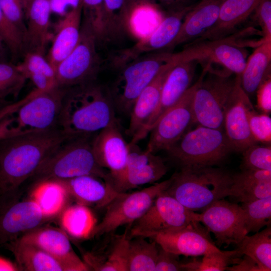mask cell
I'll use <instances>...</instances> for the list:
<instances>
[{
	"label": "cell",
	"instance_id": "6da1fadb",
	"mask_svg": "<svg viewBox=\"0 0 271 271\" xmlns=\"http://www.w3.org/2000/svg\"><path fill=\"white\" fill-rule=\"evenodd\" d=\"M71 138L59 127L0 134V199H10L44 161Z\"/></svg>",
	"mask_w": 271,
	"mask_h": 271
},
{
	"label": "cell",
	"instance_id": "7a4b0ae2",
	"mask_svg": "<svg viewBox=\"0 0 271 271\" xmlns=\"http://www.w3.org/2000/svg\"><path fill=\"white\" fill-rule=\"evenodd\" d=\"M117 122L109 91L95 81L67 89L58 126L68 136H94Z\"/></svg>",
	"mask_w": 271,
	"mask_h": 271
},
{
	"label": "cell",
	"instance_id": "3957f363",
	"mask_svg": "<svg viewBox=\"0 0 271 271\" xmlns=\"http://www.w3.org/2000/svg\"><path fill=\"white\" fill-rule=\"evenodd\" d=\"M165 191L187 209L204 210L229 196L233 174L214 166H186L175 173Z\"/></svg>",
	"mask_w": 271,
	"mask_h": 271
},
{
	"label": "cell",
	"instance_id": "277c9868",
	"mask_svg": "<svg viewBox=\"0 0 271 271\" xmlns=\"http://www.w3.org/2000/svg\"><path fill=\"white\" fill-rule=\"evenodd\" d=\"M94 136L67 140L44 161L32 177H35L38 182L83 175H92L106 181L108 172L99 165L92 150Z\"/></svg>",
	"mask_w": 271,
	"mask_h": 271
},
{
	"label": "cell",
	"instance_id": "5b68a950",
	"mask_svg": "<svg viewBox=\"0 0 271 271\" xmlns=\"http://www.w3.org/2000/svg\"><path fill=\"white\" fill-rule=\"evenodd\" d=\"M166 151L184 167L216 166L233 150L223 129L198 125L187 131Z\"/></svg>",
	"mask_w": 271,
	"mask_h": 271
},
{
	"label": "cell",
	"instance_id": "8992f818",
	"mask_svg": "<svg viewBox=\"0 0 271 271\" xmlns=\"http://www.w3.org/2000/svg\"><path fill=\"white\" fill-rule=\"evenodd\" d=\"M172 53L161 51L140 57L121 69L109 91L115 111L129 115L141 93L163 66L172 60Z\"/></svg>",
	"mask_w": 271,
	"mask_h": 271
},
{
	"label": "cell",
	"instance_id": "52a82bcc",
	"mask_svg": "<svg viewBox=\"0 0 271 271\" xmlns=\"http://www.w3.org/2000/svg\"><path fill=\"white\" fill-rule=\"evenodd\" d=\"M209 69L194 94L193 111L195 123L223 129L226 106L234 88L236 75Z\"/></svg>",
	"mask_w": 271,
	"mask_h": 271
},
{
	"label": "cell",
	"instance_id": "ba28073f",
	"mask_svg": "<svg viewBox=\"0 0 271 271\" xmlns=\"http://www.w3.org/2000/svg\"><path fill=\"white\" fill-rule=\"evenodd\" d=\"M171 182V178L140 191L118 193L106 206L105 213L95 225L91 236L112 233L124 225L131 226L146 212L158 195L166 190Z\"/></svg>",
	"mask_w": 271,
	"mask_h": 271
},
{
	"label": "cell",
	"instance_id": "9c48e42d",
	"mask_svg": "<svg viewBox=\"0 0 271 271\" xmlns=\"http://www.w3.org/2000/svg\"><path fill=\"white\" fill-rule=\"evenodd\" d=\"M97 44L92 31L83 23L76 47L55 69L58 86L69 88L95 81L101 65Z\"/></svg>",
	"mask_w": 271,
	"mask_h": 271
},
{
	"label": "cell",
	"instance_id": "30bf717a",
	"mask_svg": "<svg viewBox=\"0 0 271 271\" xmlns=\"http://www.w3.org/2000/svg\"><path fill=\"white\" fill-rule=\"evenodd\" d=\"M206 64L197 81L191 85L180 100L160 117L149 133L146 150L156 154L168 150L194 123L193 99L196 89L208 71Z\"/></svg>",
	"mask_w": 271,
	"mask_h": 271
},
{
	"label": "cell",
	"instance_id": "8fae6325",
	"mask_svg": "<svg viewBox=\"0 0 271 271\" xmlns=\"http://www.w3.org/2000/svg\"><path fill=\"white\" fill-rule=\"evenodd\" d=\"M67 88L58 85L47 90L35 89L19 102L14 132L42 130L57 127Z\"/></svg>",
	"mask_w": 271,
	"mask_h": 271
},
{
	"label": "cell",
	"instance_id": "7c38bea8",
	"mask_svg": "<svg viewBox=\"0 0 271 271\" xmlns=\"http://www.w3.org/2000/svg\"><path fill=\"white\" fill-rule=\"evenodd\" d=\"M165 191L158 195L146 212L131 225V237L146 238L154 233L182 228L198 221V213L187 209Z\"/></svg>",
	"mask_w": 271,
	"mask_h": 271
},
{
	"label": "cell",
	"instance_id": "4fadbf2b",
	"mask_svg": "<svg viewBox=\"0 0 271 271\" xmlns=\"http://www.w3.org/2000/svg\"><path fill=\"white\" fill-rule=\"evenodd\" d=\"M237 42L232 36L216 40L192 41L177 55L181 61H206L210 64L215 62L227 71L241 75L245 67L247 53Z\"/></svg>",
	"mask_w": 271,
	"mask_h": 271
},
{
	"label": "cell",
	"instance_id": "5bb4252c",
	"mask_svg": "<svg viewBox=\"0 0 271 271\" xmlns=\"http://www.w3.org/2000/svg\"><path fill=\"white\" fill-rule=\"evenodd\" d=\"M198 221L212 232L219 246L238 245L248 234L243 210L235 203L217 200L198 213Z\"/></svg>",
	"mask_w": 271,
	"mask_h": 271
},
{
	"label": "cell",
	"instance_id": "9a60e30c",
	"mask_svg": "<svg viewBox=\"0 0 271 271\" xmlns=\"http://www.w3.org/2000/svg\"><path fill=\"white\" fill-rule=\"evenodd\" d=\"M129 145L130 152L123 170L115 175H108L107 181L118 193L154 183L168 171L160 156L146 150L142 151L137 149L136 144Z\"/></svg>",
	"mask_w": 271,
	"mask_h": 271
},
{
	"label": "cell",
	"instance_id": "2e32d148",
	"mask_svg": "<svg viewBox=\"0 0 271 271\" xmlns=\"http://www.w3.org/2000/svg\"><path fill=\"white\" fill-rule=\"evenodd\" d=\"M193 7L191 6L167 12V14L150 34L132 46L114 54L111 58L112 66L121 69L144 54L165 50L178 34L185 16Z\"/></svg>",
	"mask_w": 271,
	"mask_h": 271
},
{
	"label": "cell",
	"instance_id": "e0dca14e",
	"mask_svg": "<svg viewBox=\"0 0 271 271\" xmlns=\"http://www.w3.org/2000/svg\"><path fill=\"white\" fill-rule=\"evenodd\" d=\"M200 223L194 221L182 228L151 234L146 238L179 255L196 256L220 250L211 239L209 231Z\"/></svg>",
	"mask_w": 271,
	"mask_h": 271
},
{
	"label": "cell",
	"instance_id": "ac0fdd59",
	"mask_svg": "<svg viewBox=\"0 0 271 271\" xmlns=\"http://www.w3.org/2000/svg\"><path fill=\"white\" fill-rule=\"evenodd\" d=\"M251 102L240 84V75H236L234 88L225 109L224 130L233 151L242 153L256 144L251 134L247 107Z\"/></svg>",
	"mask_w": 271,
	"mask_h": 271
},
{
	"label": "cell",
	"instance_id": "d6986e66",
	"mask_svg": "<svg viewBox=\"0 0 271 271\" xmlns=\"http://www.w3.org/2000/svg\"><path fill=\"white\" fill-rule=\"evenodd\" d=\"M16 239L35 246L60 260L68 271L90 270L88 264L75 253L68 237L60 229L52 227L34 229Z\"/></svg>",
	"mask_w": 271,
	"mask_h": 271
},
{
	"label": "cell",
	"instance_id": "ffe728a7",
	"mask_svg": "<svg viewBox=\"0 0 271 271\" xmlns=\"http://www.w3.org/2000/svg\"><path fill=\"white\" fill-rule=\"evenodd\" d=\"M178 63L172 59L165 65L136 99L129 115V123L126 131L131 138L130 145L136 144L142 140L143 132L159 104L164 82L170 70Z\"/></svg>",
	"mask_w": 271,
	"mask_h": 271
},
{
	"label": "cell",
	"instance_id": "44dd1931",
	"mask_svg": "<svg viewBox=\"0 0 271 271\" xmlns=\"http://www.w3.org/2000/svg\"><path fill=\"white\" fill-rule=\"evenodd\" d=\"M0 244H6L19 234L35 229L46 218L33 200L15 203L4 201L0 208Z\"/></svg>",
	"mask_w": 271,
	"mask_h": 271
},
{
	"label": "cell",
	"instance_id": "7402d4cb",
	"mask_svg": "<svg viewBox=\"0 0 271 271\" xmlns=\"http://www.w3.org/2000/svg\"><path fill=\"white\" fill-rule=\"evenodd\" d=\"M198 63L195 60L183 61L170 70L164 82L159 104L143 132L142 139L149 134L160 117L180 100L191 86Z\"/></svg>",
	"mask_w": 271,
	"mask_h": 271
},
{
	"label": "cell",
	"instance_id": "603a6c76",
	"mask_svg": "<svg viewBox=\"0 0 271 271\" xmlns=\"http://www.w3.org/2000/svg\"><path fill=\"white\" fill-rule=\"evenodd\" d=\"M92 147L98 164L109 171V176L115 175L123 170L130 147L124 139L118 122L97 133L93 137Z\"/></svg>",
	"mask_w": 271,
	"mask_h": 271
},
{
	"label": "cell",
	"instance_id": "cb8c5ba5",
	"mask_svg": "<svg viewBox=\"0 0 271 271\" xmlns=\"http://www.w3.org/2000/svg\"><path fill=\"white\" fill-rule=\"evenodd\" d=\"M26 28L25 47L28 51L44 54L51 40L50 0L23 1Z\"/></svg>",
	"mask_w": 271,
	"mask_h": 271
},
{
	"label": "cell",
	"instance_id": "d4e9b609",
	"mask_svg": "<svg viewBox=\"0 0 271 271\" xmlns=\"http://www.w3.org/2000/svg\"><path fill=\"white\" fill-rule=\"evenodd\" d=\"M224 0H200L186 14L178 34L165 50L170 52L179 45L200 37L216 22Z\"/></svg>",
	"mask_w": 271,
	"mask_h": 271
},
{
	"label": "cell",
	"instance_id": "484cf974",
	"mask_svg": "<svg viewBox=\"0 0 271 271\" xmlns=\"http://www.w3.org/2000/svg\"><path fill=\"white\" fill-rule=\"evenodd\" d=\"M83 5L73 9L58 21L52 33V44L47 59L55 69L74 49L81 32Z\"/></svg>",
	"mask_w": 271,
	"mask_h": 271
},
{
	"label": "cell",
	"instance_id": "4316f807",
	"mask_svg": "<svg viewBox=\"0 0 271 271\" xmlns=\"http://www.w3.org/2000/svg\"><path fill=\"white\" fill-rule=\"evenodd\" d=\"M259 1L224 0L215 23L193 41L219 40L237 32L238 27L253 14Z\"/></svg>",
	"mask_w": 271,
	"mask_h": 271
},
{
	"label": "cell",
	"instance_id": "83f0119b",
	"mask_svg": "<svg viewBox=\"0 0 271 271\" xmlns=\"http://www.w3.org/2000/svg\"><path fill=\"white\" fill-rule=\"evenodd\" d=\"M56 180L64 186L77 203L86 206H106L118 194L108 181H103L102 179L92 175Z\"/></svg>",
	"mask_w": 271,
	"mask_h": 271
},
{
	"label": "cell",
	"instance_id": "f1b7e54d",
	"mask_svg": "<svg viewBox=\"0 0 271 271\" xmlns=\"http://www.w3.org/2000/svg\"><path fill=\"white\" fill-rule=\"evenodd\" d=\"M229 196L241 203L271 196V171L244 169L233 174Z\"/></svg>",
	"mask_w": 271,
	"mask_h": 271
},
{
	"label": "cell",
	"instance_id": "f546056e",
	"mask_svg": "<svg viewBox=\"0 0 271 271\" xmlns=\"http://www.w3.org/2000/svg\"><path fill=\"white\" fill-rule=\"evenodd\" d=\"M5 245L15 256L20 270L27 271H68L60 260L31 244L16 239Z\"/></svg>",
	"mask_w": 271,
	"mask_h": 271
},
{
	"label": "cell",
	"instance_id": "4dcf8cb0",
	"mask_svg": "<svg viewBox=\"0 0 271 271\" xmlns=\"http://www.w3.org/2000/svg\"><path fill=\"white\" fill-rule=\"evenodd\" d=\"M271 41H263L246 60L240 75V84L249 95L255 93L262 83L270 76Z\"/></svg>",
	"mask_w": 271,
	"mask_h": 271
},
{
	"label": "cell",
	"instance_id": "1f68e13d",
	"mask_svg": "<svg viewBox=\"0 0 271 271\" xmlns=\"http://www.w3.org/2000/svg\"><path fill=\"white\" fill-rule=\"evenodd\" d=\"M69 195L64 186L57 180L47 179L38 182L31 196L47 218L64 209Z\"/></svg>",
	"mask_w": 271,
	"mask_h": 271
},
{
	"label": "cell",
	"instance_id": "d6a6232c",
	"mask_svg": "<svg viewBox=\"0 0 271 271\" xmlns=\"http://www.w3.org/2000/svg\"><path fill=\"white\" fill-rule=\"evenodd\" d=\"M27 79H30L39 91L57 85L55 69L44 54L28 51L20 63L17 65Z\"/></svg>",
	"mask_w": 271,
	"mask_h": 271
},
{
	"label": "cell",
	"instance_id": "836d02e7",
	"mask_svg": "<svg viewBox=\"0 0 271 271\" xmlns=\"http://www.w3.org/2000/svg\"><path fill=\"white\" fill-rule=\"evenodd\" d=\"M61 225L69 235L77 238L91 236L95 219L87 206L77 203L65 208L60 218Z\"/></svg>",
	"mask_w": 271,
	"mask_h": 271
},
{
	"label": "cell",
	"instance_id": "e575fe53",
	"mask_svg": "<svg viewBox=\"0 0 271 271\" xmlns=\"http://www.w3.org/2000/svg\"><path fill=\"white\" fill-rule=\"evenodd\" d=\"M240 255H245L254 260L263 269L271 270L270 225L251 236L246 235L237 245Z\"/></svg>",
	"mask_w": 271,
	"mask_h": 271
},
{
	"label": "cell",
	"instance_id": "d590c367",
	"mask_svg": "<svg viewBox=\"0 0 271 271\" xmlns=\"http://www.w3.org/2000/svg\"><path fill=\"white\" fill-rule=\"evenodd\" d=\"M133 237L128 244V271H155L159 245L142 236Z\"/></svg>",
	"mask_w": 271,
	"mask_h": 271
},
{
	"label": "cell",
	"instance_id": "8d00e7d4",
	"mask_svg": "<svg viewBox=\"0 0 271 271\" xmlns=\"http://www.w3.org/2000/svg\"><path fill=\"white\" fill-rule=\"evenodd\" d=\"M130 239L128 232L117 236L108 253L103 258L89 257L86 263L96 270L128 271V249Z\"/></svg>",
	"mask_w": 271,
	"mask_h": 271
},
{
	"label": "cell",
	"instance_id": "74e56055",
	"mask_svg": "<svg viewBox=\"0 0 271 271\" xmlns=\"http://www.w3.org/2000/svg\"><path fill=\"white\" fill-rule=\"evenodd\" d=\"M108 40L123 32L134 9L128 0H103Z\"/></svg>",
	"mask_w": 271,
	"mask_h": 271
},
{
	"label": "cell",
	"instance_id": "f35d334b",
	"mask_svg": "<svg viewBox=\"0 0 271 271\" xmlns=\"http://www.w3.org/2000/svg\"><path fill=\"white\" fill-rule=\"evenodd\" d=\"M244 224L247 233H256L270 225L271 196L242 202Z\"/></svg>",
	"mask_w": 271,
	"mask_h": 271
},
{
	"label": "cell",
	"instance_id": "ab89813d",
	"mask_svg": "<svg viewBox=\"0 0 271 271\" xmlns=\"http://www.w3.org/2000/svg\"><path fill=\"white\" fill-rule=\"evenodd\" d=\"M240 255L236 249L231 251L219 250L203 255L201 261L195 260L182 263L183 270L188 271H223L233 261L238 260L235 257Z\"/></svg>",
	"mask_w": 271,
	"mask_h": 271
},
{
	"label": "cell",
	"instance_id": "60d3db41",
	"mask_svg": "<svg viewBox=\"0 0 271 271\" xmlns=\"http://www.w3.org/2000/svg\"><path fill=\"white\" fill-rule=\"evenodd\" d=\"M27 80L17 65L0 61V101L17 97Z\"/></svg>",
	"mask_w": 271,
	"mask_h": 271
},
{
	"label": "cell",
	"instance_id": "b9f144b4",
	"mask_svg": "<svg viewBox=\"0 0 271 271\" xmlns=\"http://www.w3.org/2000/svg\"><path fill=\"white\" fill-rule=\"evenodd\" d=\"M84 22L93 32L98 42L108 40L103 0H82Z\"/></svg>",
	"mask_w": 271,
	"mask_h": 271
},
{
	"label": "cell",
	"instance_id": "7bdbcfd3",
	"mask_svg": "<svg viewBox=\"0 0 271 271\" xmlns=\"http://www.w3.org/2000/svg\"><path fill=\"white\" fill-rule=\"evenodd\" d=\"M242 170L271 171V147L257 143L248 147L242 152Z\"/></svg>",
	"mask_w": 271,
	"mask_h": 271
},
{
	"label": "cell",
	"instance_id": "ee69618b",
	"mask_svg": "<svg viewBox=\"0 0 271 271\" xmlns=\"http://www.w3.org/2000/svg\"><path fill=\"white\" fill-rule=\"evenodd\" d=\"M247 115L250 133L254 141L270 145L271 118L269 114L258 113L250 102L247 107Z\"/></svg>",
	"mask_w": 271,
	"mask_h": 271
},
{
	"label": "cell",
	"instance_id": "f6af8a7d",
	"mask_svg": "<svg viewBox=\"0 0 271 271\" xmlns=\"http://www.w3.org/2000/svg\"><path fill=\"white\" fill-rule=\"evenodd\" d=\"M0 4L6 19L22 34L25 43L26 28L22 0H0Z\"/></svg>",
	"mask_w": 271,
	"mask_h": 271
},
{
	"label": "cell",
	"instance_id": "bcb514c9",
	"mask_svg": "<svg viewBox=\"0 0 271 271\" xmlns=\"http://www.w3.org/2000/svg\"><path fill=\"white\" fill-rule=\"evenodd\" d=\"M0 36L8 46L10 52L13 56L18 54L25 47L23 36L6 19L3 14L1 4Z\"/></svg>",
	"mask_w": 271,
	"mask_h": 271
},
{
	"label": "cell",
	"instance_id": "7dc6e473",
	"mask_svg": "<svg viewBox=\"0 0 271 271\" xmlns=\"http://www.w3.org/2000/svg\"><path fill=\"white\" fill-rule=\"evenodd\" d=\"M253 14L261 27L263 41H271V0H260Z\"/></svg>",
	"mask_w": 271,
	"mask_h": 271
},
{
	"label": "cell",
	"instance_id": "c3c4849f",
	"mask_svg": "<svg viewBox=\"0 0 271 271\" xmlns=\"http://www.w3.org/2000/svg\"><path fill=\"white\" fill-rule=\"evenodd\" d=\"M179 255L168 251L159 246L155 271L183 270Z\"/></svg>",
	"mask_w": 271,
	"mask_h": 271
},
{
	"label": "cell",
	"instance_id": "681fc988",
	"mask_svg": "<svg viewBox=\"0 0 271 271\" xmlns=\"http://www.w3.org/2000/svg\"><path fill=\"white\" fill-rule=\"evenodd\" d=\"M257 107L261 113L269 114L271 111V78L265 79L257 89Z\"/></svg>",
	"mask_w": 271,
	"mask_h": 271
},
{
	"label": "cell",
	"instance_id": "f907efd6",
	"mask_svg": "<svg viewBox=\"0 0 271 271\" xmlns=\"http://www.w3.org/2000/svg\"><path fill=\"white\" fill-rule=\"evenodd\" d=\"M82 0H50L52 13L60 17L77 8Z\"/></svg>",
	"mask_w": 271,
	"mask_h": 271
},
{
	"label": "cell",
	"instance_id": "816d5d0a",
	"mask_svg": "<svg viewBox=\"0 0 271 271\" xmlns=\"http://www.w3.org/2000/svg\"><path fill=\"white\" fill-rule=\"evenodd\" d=\"M200 0H156L167 12L180 10L196 4Z\"/></svg>",
	"mask_w": 271,
	"mask_h": 271
},
{
	"label": "cell",
	"instance_id": "f5cc1de1",
	"mask_svg": "<svg viewBox=\"0 0 271 271\" xmlns=\"http://www.w3.org/2000/svg\"><path fill=\"white\" fill-rule=\"evenodd\" d=\"M231 271H263L262 268L252 258L244 255L243 259L238 261L236 264L227 266L226 269Z\"/></svg>",
	"mask_w": 271,
	"mask_h": 271
},
{
	"label": "cell",
	"instance_id": "db71d44e",
	"mask_svg": "<svg viewBox=\"0 0 271 271\" xmlns=\"http://www.w3.org/2000/svg\"><path fill=\"white\" fill-rule=\"evenodd\" d=\"M20 270L17 265L8 259L0 256V271Z\"/></svg>",
	"mask_w": 271,
	"mask_h": 271
},
{
	"label": "cell",
	"instance_id": "11a10c76",
	"mask_svg": "<svg viewBox=\"0 0 271 271\" xmlns=\"http://www.w3.org/2000/svg\"><path fill=\"white\" fill-rule=\"evenodd\" d=\"M7 50L9 51L8 46L2 37L0 36V61H4L3 58L6 54V51Z\"/></svg>",
	"mask_w": 271,
	"mask_h": 271
},
{
	"label": "cell",
	"instance_id": "9f6ffc18",
	"mask_svg": "<svg viewBox=\"0 0 271 271\" xmlns=\"http://www.w3.org/2000/svg\"><path fill=\"white\" fill-rule=\"evenodd\" d=\"M155 1L156 0H128L129 3L134 7L135 8L137 5H139L141 4H145L152 2V1Z\"/></svg>",
	"mask_w": 271,
	"mask_h": 271
},
{
	"label": "cell",
	"instance_id": "6f0895ef",
	"mask_svg": "<svg viewBox=\"0 0 271 271\" xmlns=\"http://www.w3.org/2000/svg\"><path fill=\"white\" fill-rule=\"evenodd\" d=\"M23 1H24V0H22V2H23Z\"/></svg>",
	"mask_w": 271,
	"mask_h": 271
}]
</instances>
